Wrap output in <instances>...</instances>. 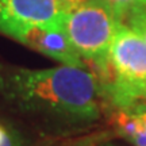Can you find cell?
<instances>
[{
	"label": "cell",
	"instance_id": "cell-8",
	"mask_svg": "<svg viewBox=\"0 0 146 146\" xmlns=\"http://www.w3.org/2000/svg\"><path fill=\"white\" fill-rule=\"evenodd\" d=\"M100 1L108 5L120 21L125 18V15L130 10L139 7V5H146V0H100Z\"/></svg>",
	"mask_w": 146,
	"mask_h": 146
},
{
	"label": "cell",
	"instance_id": "cell-2",
	"mask_svg": "<svg viewBox=\"0 0 146 146\" xmlns=\"http://www.w3.org/2000/svg\"><path fill=\"white\" fill-rule=\"evenodd\" d=\"M102 91L119 110L139 107L146 94V42L123 22L110 49Z\"/></svg>",
	"mask_w": 146,
	"mask_h": 146
},
{
	"label": "cell",
	"instance_id": "cell-7",
	"mask_svg": "<svg viewBox=\"0 0 146 146\" xmlns=\"http://www.w3.org/2000/svg\"><path fill=\"white\" fill-rule=\"evenodd\" d=\"M122 21L146 42V5H139L130 10Z\"/></svg>",
	"mask_w": 146,
	"mask_h": 146
},
{
	"label": "cell",
	"instance_id": "cell-9",
	"mask_svg": "<svg viewBox=\"0 0 146 146\" xmlns=\"http://www.w3.org/2000/svg\"><path fill=\"white\" fill-rule=\"evenodd\" d=\"M0 146H22V139L15 131L0 125Z\"/></svg>",
	"mask_w": 146,
	"mask_h": 146
},
{
	"label": "cell",
	"instance_id": "cell-12",
	"mask_svg": "<svg viewBox=\"0 0 146 146\" xmlns=\"http://www.w3.org/2000/svg\"><path fill=\"white\" fill-rule=\"evenodd\" d=\"M139 107H146V94H145V96H143V99H142L141 106H139Z\"/></svg>",
	"mask_w": 146,
	"mask_h": 146
},
{
	"label": "cell",
	"instance_id": "cell-3",
	"mask_svg": "<svg viewBox=\"0 0 146 146\" xmlns=\"http://www.w3.org/2000/svg\"><path fill=\"white\" fill-rule=\"evenodd\" d=\"M120 19L100 0H88L64 14L62 26L69 41L83 60L92 62L102 73V84L108 76V53Z\"/></svg>",
	"mask_w": 146,
	"mask_h": 146
},
{
	"label": "cell",
	"instance_id": "cell-11",
	"mask_svg": "<svg viewBox=\"0 0 146 146\" xmlns=\"http://www.w3.org/2000/svg\"><path fill=\"white\" fill-rule=\"evenodd\" d=\"M88 0H60V4L62 7V10L66 12V11H72L74 8L80 7V5H83Z\"/></svg>",
	"mask_w": 146,
	"mask_h": 146
},
{
	"label": "cell",
	"instance_id": "cell-10",
	"mask_svg": "<svg viewBox=\"0 0 146 146\" xmlns=\"http://www.w3.org/2000/svg\"><path fill=\"white\" fill-rule=\"evenodd\" d=\"M135 110L139 111L143 130H142V134H141V137H139V139L137 141V143L134 146H146V107H137Z\"/></svg>",
	"mask_w": 146,
	"mask_h": 146
},
{
	"label": "cell",
	"instance_id": "cell-1",
	"mask_svg": "<svg viewBox=\"0 0 146 146\" xmlns=\"http://www.w3.org/2000/svg\"><path fill=\"white\" fill-rule=\"evenodd\" d=\"M99 81L84 68H1L0 95L18 108L74 123L99 118Z\"/></svg>",
	"mask_w": 146,
	"mask_h": 146
},
{
	"label": "cell",
	"instance_id": "cell-5",
	"mask_svg": "<svg viewBox=\"0 0 146 146\" xmlns=\"http://www.w3.org/2000/svg\"><path fill=\"white\" fill-rule=\"evenodd\" d=\"M60 0H0V33L12 26H62Z\"/></svg>",
	"mask_w": 146,
	"mask_h": 146
},
{
	"label": "cell",
	"instance_id": "cell-6",
	"mask_svg": "<svg viewBox=\"0 0 146 146\" xmlns=\"http://www.w3.org/2000/svg\"><path fill=\"white\" fill-rule=\"evenodd\" d=\"M115 130L123 139L135 145L142 134L143 126L138 110H119L114 118Z\"/></svg>",
	"mask_w": 146,
	"mask_h": 146
},
{
	"label": "cell",
	"instance_id": "cell-4",
	"mask_svg": "<svg viewBox=\"0 0 146 146\" xmlns=\"http://www.w3.org/2000/svg\"><path fill=\"white\" fill-rule=\"evenodd\" d=\"M1 34L11 36L64 65L85 68L84 60L70 43L64 26H12L5 29Z\"/></svg>",
	"mask_w": 146,
	"mask_h": 146
}]
</instances>
